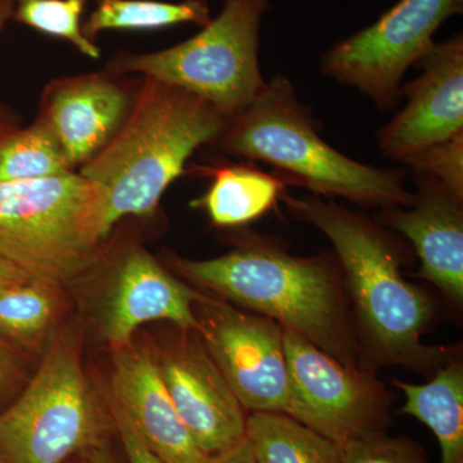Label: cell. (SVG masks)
<instances>
[{
	"mask_svg": "<svg viewBox=\"0 0 463 463\" xmlns=\"http://www.w3.org/2000/svg\"><path fill=\"white\" fill-rule=\"evenodd\" d=\"M281 200L298 222L313 225L334 246L354 307L362 354L373 364L437 371L448 353L422 344L434 307L425 291L405 281L404 252L394 234L364 214L316 194Z\"/></svg>",
	"mask_w": 463,
	"mask_h": 463,
	"instance_id": "cell-1",
	"label": "cell"
},
{
	"mask_svg": "<svg viewBox=\"0 0 463 463\" xmlns=\"http://www.w3.org/2000/svg\"><path fill=\"white\" fill-rule=\"evenodd\" d=\"M170 264L192 285L273 319L341 364L365 368L336 255L295 257L249 236L221 257H172Z\"/></svg>",
	"mask_w": 463,
	"mask_h": 463,
	"instance_id": "cell-2",
	"label": "cell"
},
{
	"mask_svg": "<svg viewBox=\"0 0 463 463\" xmlns=\"http://www.w3.org/2000/svg\"><path fill=\"white\" fill-rule=\"evenodd\" d=\"M129 115L96 157L78 170L105 192L106 233L128 216L156 212L192 155L215 145L231 124L196 94L142 76Z\"/></svg>",
	"mask_w": 463,
	"mask_h": 463,
	"instance_id": "cell-3",
	"label": "cell"
},
{
	"mask_svg": "<svg viewBox=\"0 0 463 463\" xmlns=\"http://www.w3.org/2000/svg\"><path fill=\"white\" fill-rule=\"evenodd\" d=\"M215 146L230 156L273 166L286 184L307 188L316 196L381 210L410 206L414 200L405 188L403 170L359 163L323 141L309 109L283 75L265 81Z\"/></svg>",
	"mask_w": 463,
	"mask_h": 463,
	"instance_id": "cell-4",
	"label": "cell"
},
{
	"mask_svg": "<svg viewBox=\"0 0 463 463\" xmlns=\"http://www.w3.org/2000/svg\"><path fill=\"white\" fill-rule=\"evenodd\" d=\"M106 239L105 192L80 173L0 183V258L33 279L78 282Z\"/></svg>",
	"mask_w": 463,
	"mask_h": 463,
	"instance_id": "cell-5",
	"label": "cell"
},
{
	"mask_svg": "<svg viewBox=\"0 0 463 463\" xmlns=\"http://www.w3.org/2000/svg\"><path fill=\"white\" fill-rule=\"evenodd\" d=\"M83 334L80 322L57 331L32 381L0 414V463H66L115 430L84 371Z\"/></svg>",
	"mask_w": 463,
	"mask_h": 463,
	"instance_id": "cell-6",
	"label": "cell"
},
{
	"mask_svg": "<svg viewBox=\"0 0 463 463\" xmlns=\"http://www.w3.org/2000/svg\"><path fill=\"white\" fill-rule=\"evenodd\" d=\"M268 8L269 0H224L221 14L187 41L149 53L118 52L105 69L175 85L233 120L265 85L259 66V29Z\"/></svg>",
	"mask_w": 463,
	"mask_h": 463,
	"instance_id": "cell-7",
	"label": "cell"
},
{
	"mask_svg": "<svg viewBox=\"0 0 463 463\" xmlns=\"http://www.w3.org/2000/svg\"><path fill=\"white\" fill-rule=\"evenodd\" d=\"M84 277L99 288L90 306L91 325L112 352L132 343L145 323L166 321L199 331L194 303L200 292L173 276L139 241L109 234Z\"/></svg>",
	"mask_w": 463,
	"mask_h": 463,
	"instance_id": "cell-8",
	"label": "cell"
},
{
	"mask_svg": "<svg viewBox=\"0 0 463 463\" xmlns=\"http://www.w3.org/2000/svg\"><path fill=\"white\" fill-rule=\"evenodd\" d=\"M285 354L286 414L339 447L385 432L390 394L374 371L341 364L288 330Z\"/></svg>",
	"mask_w": 463,
	"mask_h": 463,
	"instance_id": "cell-9",
	"label": "cell"
},
{
	"mask_svg": "<svg viewBox=\"0 0 463 463\" xmlns=\"http://www.w3.org/2000/svg\"><path fill=\"white\" fill-rule=\"evenodd\" d=\"M462 9L463 0H401L373 25L332 47L322 72L388 111L402 99L405 72L434 47L441 24Z\"/></svg>",
	"mask_w": 463,
	"mask_h": 463,
	"instance_id": "cell-10",
	"label": "cell"
},
{
	"mask_svg": "<svg viewBox=\"0 0 463 463\" xmlns=\"http://www.w3.org/2000/svg\"><path fill=\"white\" fill-rule=\"evenodd\" d=\"M194 315L200 339L245 411L285 413L288 373L282 326L203 294Z\"/></svg>",
	"mask_w": 463,
	"mask_h": 463,
	"instance_id": "cell-11",
	"label": "cell"
},
{
	"mask_svg": "<svg viewBox=\"0 0 463 463\" xmlns=\"http://www.w3.org/2000/svg\"><path fill=\"white\" fill-rule=\"evenodd\" d=\"M174 408L207 457L223 455L246 439L245 408L232 392L196 331L154 345Z\"/></svg>",
	"mask_w": 463,
	"mask_h": 463,
	"instance_id": "cell-12",
	"label": "cell"
},
{
	"mask_svg": "<svg viewBox=\"0 0 463 463\" xmlns=\"http://www.w3.org/2000/svg\"><path fill=\"white\" fill-rule=\"evenodd\" d=\"M142 79L105 69L62 76L45 85L36 120L56 139L70 169L87 165L114 138L133 108Z\"/></svg>",
	"mask_w": 463,
	"mask_h": 463,
	"instance_id": "cell-13",
	"label": "cell"
},
{
	"mask_svg": "<svg viewBox=\"0 0 463 463\" xmlns=\"http://www.w3.org/2000/svg\"><path fill=\"white\" fill-rule=\"evenodd\" d=\"M416 66L421 75L401 88L407 103L377 134L383 156L399 163L463 134L461 33L435 43Z\"/></svg>",
	"mask_w": 463,
	"mask_h": 463,
	"instance_id": "cell-14",
	"label": "cell"
},
{
	"mask_svg": "<svg viewBox=\"0 0 463 463\" xmlns=\"http://www.w3.org/2000/svg\"><path fill=\"white\" fill-rule=\"evenodd\" d=\"M105 395L164 462L205 463L210 458L201 452L174 408L154 345L133 340L114 350Z\"/></svg>",
	"mask_w": 463,
	"mask_h": 463,
	"instance_id": "cell-15",
	"label": "cell"
},
{
	"mask_svg": "<svg viewBox=\"0 0 463 463\" xmlns=\"http://www.w3.org/2000/svg\"><path fill=\"white\" fill-rule=\"evenodd\" d=\"M413 175L419 188L413 203L381 210L380 222L411 241L421 260L420 277L461 306L463 200L426 176Z\"/></svg>",
	"mask_w": 463,
	"mask_h": 463,
	"instance_id": "cell-16",
	"label": "cell"
},
{
	"mask_svg": "<svg viewBox=\"0 0 463 463\" xmlns=\"http://www.w3.org/2000/svg\"><path fill=\"white\" fill-rule=\"evenodd\" d=\"M212 185L192 206L206 212L213 225L241 227L267 214L281 200L286 183L277 174L250 165H222L200 169Z\"/></svg>",
	"mask_w": 463,
	"mask_h": 463,
	"instance_id": "cell-17",
	"label": "cell"
},
{
	"mask_svg": "<svg viewBox=\"0 0 463 463\" xmlns=\"http://www.w3.org/2000/svg\"><path fill=\"white\" fill-rule=\"evenodd\" d=\"M392 385L404 394L401 412L425 423L441 449V463H463V365L447 362L428 383H408L399 379Z\"/></svg>",
	"mask_w": 463,
	"mask_h": 463,
	"instance_id": "cell-18",
	"label": "cell"
},
{
	"mask_svg": "<svg viewBox=\"0 0 463 463\" xmlns=\"http://www.w3.org/2000/svg\"><path fill=\"white\" fill-rule=\"evenodd\" d=\"M246 439L258 463H341V447L286 413L252 412Z\"/></svg>",
	"mask_w": 463,
	"mask_h": 463,
	"instance_id": "cell-19",
	"label": "cell"
},
{
	"mask_svg": "<svg viewBox=\"0 0 463 463\" xmlns=\"http://www.w3.org/2000/svg\"><path fill=\"white\" fill-rule=\"evenodd\" d=\"M61 288L30 279L0 291V336L33 352L45 350L62 312Z\"/></svg>",
	"mask_w": 463,
	"mask_h": 463,
	"instance_id": "cell-20",
	"label": "cell"
},
{
	"mask_svg": "<svg viewBox=\"0 0 463 463\" xmlns=\"http://www.w3.org/2000/svg\"><path fill=\"white\" fill-rule=\"evenodd\" d=\"M96 7L83 24V33L96 43L105 32H151L182 24L200 27L212 20L207 0H94Z\"/></svg>",
	"mask_w": 463,
	"mask_h": 463,
	"instance_id": "cell-21",
	"label": "cell"
},
{
	"mask_svg": "<svg viewBox=\"0 0 463 463\" xmlns=\"http://www.w3.org/2000/svg\"><path fill=\"white\" fill-rule=\"evenodd\" d=\"M74 172L50 130L33 121L0 139V183L30 181Z\"/></svg>",
	"mask_w": 463,
	"mask_h": 463,
	"instance_id": "cell-22",
	"label": "cell"
},
{
	"mask_svg": "<svg viewBox=\"0 0 463 463\" xmlns=\"http://www.w3.org/2000/svg\"><path fill=\"white\" fill-rule=\"evenodd\" d=\"M88 0H16L14 17L21 25L62 39L84 56L99 60L100 48L83 33L81 17Z\"/></svg>",
	"mask_w": 463,
	"mask_h": 463,
	"instance_id": "cell-23",
	"label": "cell"
},
{
	"mask_svg": "<svg viewBox=\"0 0 463 463\" xmlns=\"http://www.w3.org/2000/svg\"><path fill=\"white\" fill-rule=\"evenodd\" d=\"M403 164L463 200V134L425 148Z\"/></svg>",
	"mask_w": 463,
	"mask_h": 463,
	"instance_id": "cell-24",
	"label": "cell"
},
{
	"mask_svg": "<svg viewBox=\"0 0 463 463\" xmlns=\"http://www.w3.org/2000/svg\"><path fill=\"white\" fill-rule=\"evenodd\" d=\"M341 463H426L417 448L404 439L373 435L341 447Z\"/></svg>",
	"mask_w": 463,
	"mask_h": 463,
	"instance_id": "cell-25",
	"label": "cell"
},
{
	"mask_svg": "<svg viewBox=\"0 0 463 463\" xmlns=\"http://www.w3.org/2000/svg\"><path fill=\"white\" fill-rule=\"evenodd\" d=\"M105 402L108 404L112 421H114L115 431L120 437L129 463H165L146 446L145 441L139 438V435L134 430L129 421L125 419L124 414L109 402L106 395Z\"/></svg>",
	"mask_w": 463,
	"mask_h": 463,
	"instance_id": "cell-26",
	"label": "cell"
},
{
	"mask_svg": "<svg viewBox=\"0 0 463 463\" xmlns=\"http://www.w3.org/2000/svg\"><path fill=\"white\" fill-rule=\"evenodd\" d=\"M205 463H258L248 439L223 455L210 457Z\"/></svg>",
	"mask_w": 463,
	"mask_h": 463,
	"instance_id": "cell-27",
	"label": "cell"
},
{
	"mask_svg": "<svg viewBox=\"0 0 463 463\" xmlns=\"http://www.w3.org/2000/svg\"><path fill=\"white\" fill-rule=\"evenodd\" d=\"M17 374L16 358L9 352L7 346L0 343V392L11 385L12 381L16 379Z\"/></svg>",
	"mask_w": 463,
	"mask_h": 463,
	"instance_id": "cell-28",
	"label": "cell"
},
{
	"mask_svg": "<svg viewBox=\"0 0 463 463\" xmlns=\"http://www.w3.org/2000/svg\"><path fill=\"white\" fill-rule=\"evenodd\" d=\"M30 279H33V277L21 270L16 265L0 258V291L11 288V286L18 285V283L25 282Z\"/></svg>",
	"mask_w": 463,
	"mask_h": 463,
	"instance_id": "cell-29",
	"label": "cell"
},
{
	"mask_svg": "<svg viewBox=\"0 0 463 463\" xmlns=\"http://www.w3.org/2000/svg\"><path fill=\"white\" fill-rule=\"evenodd\" d=\"M81 462L83 463H116L114 457L111 456L108 447L100 444L99 447L91 448L88 452L81 455Z\"/></svg>",
	"mask_w": 463,
	"mask_h": 463,
	"instance_id": "cell-30",
	"label": "cell"
},
{
	"mask_svg": "<svg viewBox=\"0 0 463 463\" xmlns=\"http://www.w3.org/2000/svg\"><path fill=\"white\" fill-rule=\"evenodd\" d=\"M18 129V123L12 112L0 109V139Z\"/></svg>",
	"mask_w": 463,
	"mask_h": 463,
	"instance_id": "cell-31",
	"label": "cell"
},
{
	"mask_svg": "<svg viewBox=\"0 0 463 463\" xmlns=\"http://www.w3.org/2000/svg\"><path fill=\"white\" fill-rule=\"evenodd\" d=\"M14 5L16 0H0V32L7 21L14 17Z\"/></svg>",
	"mask_w": 463,
	"mask_h": 463,
	"instance_id": "cell-32",
	"label": "cell"
},
{
	"mask_svg": "<svg viewBox=\"0 0 463 463\" xmlns=\"http://www.w3.org/2000/svg\"><path fill=\"white\" fill-rule=\"evenodd\" d=\"M79 463H83V462H81V461H80V462H79Z\"/></svg>",
	"mask_w": 463,
	"mask_h": 463,
	"instance_id": "cell-33",
	"label": "cell"
}]
</instances>
